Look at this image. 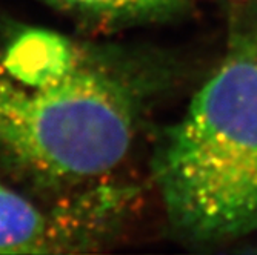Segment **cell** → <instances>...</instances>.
Masks as SVG:
<instances>
[{
    "label": "cell",
    "instance_id": "6da1fadb",
    "mask_svg": "<svg viewBox=\"0 0 257 255\" xmlns=\"http://www.w3.org/2000/svg\"><path fill=\"white\" fill-rule=\"evenodd\" d=\"M136 134L128 86L68 37L42 28L0 45V157L45 186L102 178Z\"/></svg>",
    "mask_w": 257,
    "mask_h": 255
},
{
    "label": "cell",
    "instance_id": "7a4b0ae2",
    "mask_svg": "<svg viewBox=\"0 0 257 255\" xmlns=\"http://www.w3.org/2000/svg\"><path fill=\"white\" fill-rule=\"evenodd\" d=\"M153 174L183 238L217 243L257 230V43L236 36L222 63L163 132Z\"/></svg>",
    "mask_w": 257,
    "mask_h": 255
},
{
    "label": "cell",
    "instance_id": "3957f363",
    "mask_svg": "<svg viewBox=\"0 0 257 255\" xmlns=\"http://www.w3.org/2000/svg\"><path fill=\"white\" fill-rule=\"evenodd\" d=\"M76 237L69 217H51L0 178V253H45Z\"/></svg>",
    "mask_w": 257,
    "mask_h": 255
},
{
    "label": "cell",
    "instance_id": "277c9868",
    "mask_svg": "<svg viewBox=\"0 0 257 255\" xmlns=\"http://www.w3.org/2000/svg\"><path fill=\"white\" fill-rule=\"evenodd\" d=\"M60 10L108 23L153 22L174 17L188 0H45Z\"/></svg>",
    "mask_w": 257,
    "mask_h": 255
}]
</instances>
